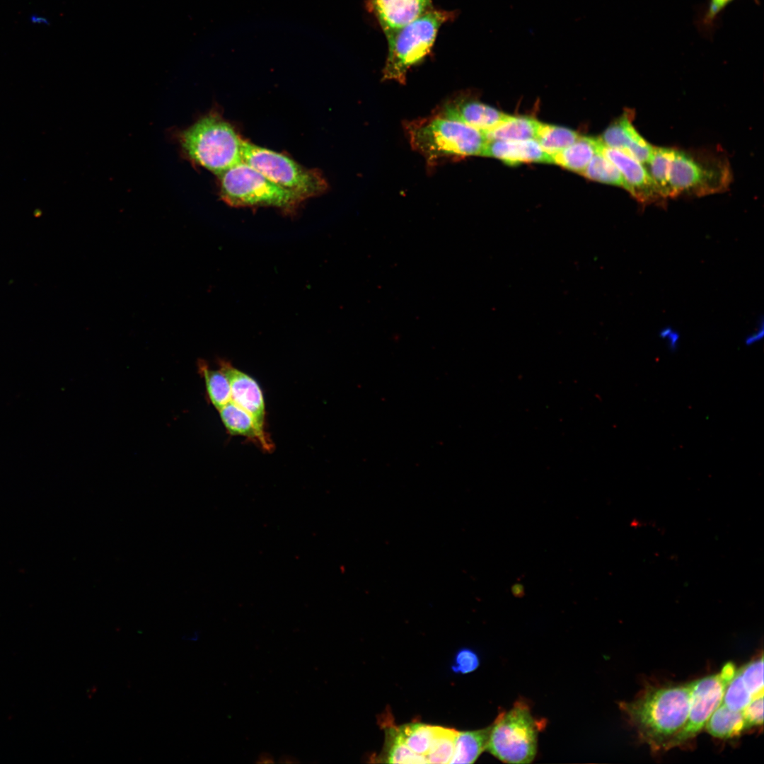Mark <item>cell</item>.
I'll return each instance as SVG.
<instances>
[{
    "label": "cell",
    "mask_w": 764,
    "mask_h": 764,
    "mask_svg": "<svg viewBox=\"0 0 764 764\" xmlns=\"http://www.w3.org/2000/svg\"><path fill=\"white\" fill-rule=\"evenodd\" d=\"M404 126L411 147L429 165L444 159L482 156L488 142L482 132L435 113Z\"/></svg>",
    "instance_id": "cell-3"
},
{
    "label": "cell",
    "mask_w": 764,
    "mask_h": 764,
    "mask_svg": "<svg viewBox=\"0 0 764 764\" xmlns=\"http://www.w3.org/2000/svg\"><path fill=\"white\" fill-rule=\"evenodd\" d=\"M746 730L763 723V695L755 697L741 711Z\"/></svg>",
    "instance_id": "cell-31"
},
{
    "label": "cell",
    "mask_w": 764,
    "mask_h": 764,
    "mask_svg": "<svg viewBox=\"0 0 764 764\" xmlns=\"http://www.w3.org/2000/svg\"><path fill=\"white\" fill-rule=\"evenodd\" d=\"M753 698L737 669L725 688L722 703L732 711L741 712Z\"/></svg>",
    "instance_id": "cell-28"
},
{
    "label": "cell",
    "mask_w": 764,
    "mask_h": 764,
    "mask_svg": "<svg viewBox=\"0 0 764 764\" xmlns=\"http://www.w3.org/2000/svg\"><path fill=\"white\" fill-rule=\"evenodd\" d=\"M198 370L204 380L210 403L219 410L231 401V387L228 378L221 369H211L204 361L198 362Z\"/></svg>",
    "instance_id": "cell-22"
},
{
    "label": "cell",
    "mask_w": 764,
    "mask_h": 764,
    "mask_svg": "<svg viewBox=\"0 0 764 764\" xmlns=\"http://www.w3.org/2000/svg\"><path fill=\"white\" fill-rule=\"evenodd\" d=\"M219 364L228 379L231 401L249 414L260 430L266 432L265 405L259 384L227 361H219Z\"/></svg>",
    "instance_id": "cell-13"
},
{
    "label": "cell",
    "mask_w": 764,
    "mask_h": 764,
    "mask_svg": "<svg viewBox=\"0 0 764 764\" xmlns=\"http://www.w3.org/2000/svg\"><path fill=\"white\" fill-rule=\"evenodd\" d=\"M482 156L498 158L509 166L523 163H552L551 156L536 139L522 141H488Z\"/></svg>",
    "instance_id": "cell-15"
},
{
    "label": "cell",
    "mask_w": 764,
    "mask_h": 764,
    "mask_svg": "<svg viewBox=\"0 0 764 764\" xmlns=\"http://www.w3.org/2000/svg\"><path fill=\"white\" fill-rule=\"evenodd\" d=\"M601 151L620 172L625 181L626 190L639 202L651 204L664 199L642 163L620 150L606 146L603 143Z\"/></svg>",
    "instance_id": "cell-10"
},
{
    "label": "cell",
    "mask_w": 764,
    "mask_h": 764,
    "mask_svg": "<svg viewBox=\"0 0 764 764\" xmlns=\"http://www.w3.org/2000/svg\"><path fill=\"white\" fill-rule=\"evenodd\" d=\"M436 727L419 722L410 723L397 727V731L412 751L425 757L432 743Z\"/></svg>",
    "instance_id": "cell-24"
},
{
    "label": "cell",
    "mask_w": 764,
    "mask_h": 764,
    "mask_svg": "<svg viewBox=\"0 0 764 764\" xmlns=\"http://www.w3.org/2000/svg\"><path fill=\"white\" fill-rule=\"evenodd\" d=\"M632 120V112L629 110L624 112L606 129L599 139L606 146L620 150L645 166L654 146L638 133Z\"/></svg>",
    "instance_id": "cell-14"
},
{
    "label": "cell",
    "mask_w": 764,
    "mask_h": 764,
    "mask_svg": "<svg viewBox=\"0 0 764 764\" xmlns=\"http://www.w3.org/2000/svg\"><path fill=\"white\" fill-rule=\"evenodd\" d=\"M219 177L221 199L233 207H273L294 214L304 201L241 161Z\"/></svg>",
    "instance_id": "cell-5"
},
{
    "label": "cell",
    "mask_w": 764,
    "mask_h": 764,
    "mask_svg": "<svg viewBox=\"0 0 764 764\" xmlns=\"http://www.w3.org/2000/svg\"><path fill=\"white\" fill-rule=\"evenodd\" d=\"M541 125L527 116H511L493 129L483 132L488 141H522L536 139Z\"/></svg>",
    "instance_id": "cell-18"
},
{
    "label": "cell",
    "mask_w": 764,
    "mask_h": 764,
    "mask_svg": "<svg viewBox=\"0 0 764 764\" xmlns=\"http://www.w3.org/2000/svg\"><path fill=\"white\" fill-rule=\"evenodd\" d=\"M540 726L526 702L517 701L493 724L486 750L507 763H530L536 757Z\"/></svg>",
    "instance_id": "cell-6"
},
{
    "label": "cell",
    "mask_w": 764,
    "mask_h": 764,
    "mask_svg": "<svg viewBox=\"0 0 764 764\" xmlns=\"http://www.w3.org/2000/svg\"><path fill=\"white\" fill-rule=\"evenodd\" d=\"M731 662L715 674L693 681L688 717L683 728L666 743L665 750L676 747L695 737L721 704L727 684L736 673Z\"/></svg>",
    "instance_id": "cell-9"
},
{
    "label": "cell",
    "mask_w": 764,
    "mask_h": 764,
    "mask_svg": "<svg viewBox=\"0 0 764 764\" xmlns=\"http://www.w3.org/2000/svg\"><path fill=\"white\" fill-rule=\"evenodd\" d=\"M693 682L679 685L650 687L620 707L645 743L652 749H664L666 743L687 721Z\"/></svg>",
    "instance_id": "cell-1"
},
{
    "label": "cell",
    "mask_w": 764,
    "mask_h": 764,
    "mask_svg": "<svg viewBox=\"0 0 764 764\" xmlns=\"http://www.w3.org/2000/svg\"><path fill=\"white\" fill-rule=\"evenodd\" d=\"M256 763H273L274 760L272 756L270 753H263L260 755L258 760H257Z\"/></svg>",
    "instance_id": "cell-34"
},
{
    "label": "cell",
    "mask_w": 764,
    "mask_h": 764,
    "mask_svg": "<svg viewBox=\"0 0 764 764\" xmlns=\"http://www.w3.org/2000/svg\"><path fill=\"white\" fill-rule=\"evenodd\" d=\"M490 726L478 730L458 731L449 763H473L486 750Z\"/></svg>",
    "instance_id": "cell-19"
},
{
    "label": "cell",
    "mask_w": 764,
    "mask_h": 764,
    "mask_svg": "<svg viewBox=\"0 0 764 764\" xmlns=\"http://www.w3.org/2000/svg\"><path fill=\"white\" fill-rule=\"evenodd\" d=\"M705 727L710 734L720 739L734 737L746 730L741 712L732 711L722 702L712 714Z\"/></svg>",
    "instance_id": "cell-20"
},
{
    "label": "cell",
    "mask_w": 764,
    "mask_h": 764,
    "mask_svg": "<svg viewBox=\"0 0 764 764\" xmlns=\"http://www.w3.org/2000/svg\"><path fill=\"white\" fill-rule=\"evenodd\" d=\"M294 758H295L286 756H284L283 758H281L279 762L280 763H298L299 761L295 760Z\"/></svg>",
    "instance_id": "cell-35"
},
{
    "label": "cell",
    "mask_w": 764,
    "mask_h": 764,
    "mask_svg": "<svg viewBox=\"0 0 764 764\" xmlns=\"http://www.w3.org/2000/svg\"><path fill=\"white\" fill-rule=\"evenodd\" d=\"M581 175L591 180L621 187L626 190L625 181L620 172L601 153V149L593 156Z\"/></svg>",
    "instance_id": "cell-25"
},
{
    "label": "cell",
    "mask_w": 764,
    "mask_h": 764,
    "mask_svg": "<svg viewBox=\"0 0 764 764\" xmlns=\"http://www.w3.org/2000/svg\"><path fill=\"white\" fill-rule=\"evenodd\" d=\"M364 4L385 36L434 8L432 0H365Z\"/></svg>",
    "instance_id": "cell-12"
},
{
    "label": "cell",
    "mask_w": 764,
    "mask_h": 764,
    "mask_svg": "<svg viewBox=\"0 0 764 764\" xmlns=\"http://www.w3.org/2000/svg\"><path fill=\"white\" fill-rule=\"evenodd\" d=\"M458 730L436 727L431 747L425 756L428 763H449L453 756Z\"/></svg>",
    "instance_id": "cell-27"
},
{
    "label": "cell",
    "mask_w": 764,
    "mask_h": 764,
    "mask_svg": "<svg viewBox=\"0 0 764 764\" xmlns=\"http://www.w3.org/2000/svg\"><path fill=\"white\" fill-rule=\"evenodd\" d=\"M728 161L702 151L675 149L670 172L671 197L682 194L704 196L724 192L731 181Z\"/></svg>",
    "instance_id": "cell-7"
},
{
    "label": "cell",
    "mask_w": 764,
    "mask_h": 764,
    "mask_svg": "<svg viewBox=\"0 0 764 764\" xmlns=\"http://www.w3.org/2000/svg\"><path fill=\"white\" fill-rule=\"evenodd\" d=\"M243 161L269 180L289 190L304 201L327 191L328 184L320 171L307 168L289 156L244 140Z\"/></svg>",
    "instance_id": "cell-8"
},
{
    "label": "cell",
    "mask_w": 764,
    "mask_h": 764,
    "mask_svg": "<svg viewBox=\"0 0 764 764\" xmlns=\"http://www.w3.org/2000/svg\"><path fill=\"white\" fill-rule=\"evenodd\" d=\"M28 21L30 24L35 26H48L50 25V19L38 13H33L28 16Z\"/></svg>",
    "instance_id": "cell-33"
},
{
    "label": "cell",
    "mask_w": 764,
    "mask_h": 764,
    "mask_svg": "<svg viewBox=\"0 0 764 764\" xmlns=\"http://www.w3.org/2000/svg\"><path fill=\"white\" fill-rule=\"evenodd\" d=\"M384 761L388 763H428L427 758L412 751L401 740L397 727L386 729Z\"/></svg>",
    "instance_id": "cell-26"
},
{
    "label": "cell",
    "mask_w": 764,
    "mask_h": 764,
    "mask_svg": "<svg viewBox=\"0 0 764 764\" xmlns=\"http://www.w3.org/2000/svg\"><path fill=\"white\" fill-rule=\"evenodd\" d=\"M457 16L456 11L434 7L386 36L388 54L382 79L405 84L409 69L422 62L432 52L440 28Z\"/></svg>",
    "instance_id": "cell-4"
},
{
    "label": "cell",
    "mask_w": 764,
    "mask_h": 764,
    "mask_svg": "<svg viewBox=\"0 0 764 764\" xmlns=\"http://www.w3.org/2000/svg\"><path fill=\"white\" fill-rule=\"evenodd\" d=\"M219 412L228 434L245 437L266 452L272 451L274 445L267 433L260 430L242 408L231 401Z\"/></svg>",
    "instance_id": "cell-16"
},
{
    "label": "cell",
    "mask_w": 764,
    "mask_h": 764,
    "mask_svg": "<svg viewBox=\"0 0 764 764\" xmlns=\"http://www.w3.org/2000/svg\"><path fill=\"white\" fill-rule=\"evenodd\" d=\"M173 137L183 156L219 175L243 161L244 139L219 112L212 110Z\"/></svg>",
    "instance_id": "cell-2"
},
{
    "label": "cell",
    "mask_w": 764,
    "mask_h": 764,
    "mask_svg": "<svg viewBox=\"0 0 764 764\" xmlns=\"http://www.w3.org/2000/svg\"><path fill=\"white\" fill-rule=\"evenodd\" d=\"M580 135L567 127L541 123L536 140L550 156L573 144Z\"/></svg>",
    "instance_id": "cell-23"
},
{
    "label": "cell",
    "mask_w": 764,
    "mask_h": 764,
    "mask_svg": "<svg viewBox=\"0 0 764 764\" xmlns=\"http://www.w3.org/2000/svg\"><path fill=\"white\" fill-rule=\"evenodd\" d=\"M675 149L654 146L646 168L664 199L671 197L670 172Z\"/></svg>",
    "instance_id": "cell-21"
},
{
    "label": "cell",
    "mask_w": 764,
    "mask_h": 764,
    "mask_svg": "<svg viewBox=\"0 0 764 764\" xmlns=\"http://www.w3.org/2000/svg\"><path fill=\"white\" fill-rule=\"evenodd\" d=\"M732 0H710L709 6L704 18L705 23H712L721 11Z\"/></svg>",
    "instance_id": "cell-32"
},
{
    "label": "cell",
    "mask_w": 764,
    "mask_h": 764,
    "mask_svg": "<svg viewBox=\"0 0 764 764\" xmlns=\"http://www.w3.org/2000/svg\"><path fill=\"white\" fill-rule=\"evenodd\" d=\"M601 146L599 138L580 136L573 144L551 156L552 163L581 174Z\"/></svg>",
    "instance_id": "cell-17"
},
{
    "label": "cell",
    "mask_w": 764,
    "mask_h": 764,
    "mask_svg": "<svg viewBox=\"0 0 764 764\" xmlns=\"http://www.w3.org/2000/svg\"><path fill=\"white\" fill-rule=\"evenodd\" d=\"M480 664V659L475 652L468 648H463L456 654L451 669L454 673H469L474 671Z\"/></svg>",
    "instance_id": "cell-30"
},
{
    "label": "cell",
    "mask_w": 764,
    "mask_h": 764,
    "mask_svg": "<svg viewBox=\"0 0 764 764\" xmlns=\"http://www.w3.org/2000/svg\"><path fill=\"white\" fill-rule=\"evenodd\" d=\"M743 682L753 698L763 695V657L754 660L739 669Z\"/></svg>",
    "instance_id": "cell-29"
},
{
    "label": "cell",
    "mask_w": 764,
    "mask_h": 764,
    "mask_svg": "<svg viewBox=\"0 0 764 764\" xmlns=\"http://www.w3.org/2000/svg\"><path fill=\"white\" fill-rule=\"evenodd\" d=\"M435 114L460 122L482 132L493 129L509 116L466 96L449 99L438 108Z\"/></svg>",
    "instance_id": "cell-11"
}]
</instances>
